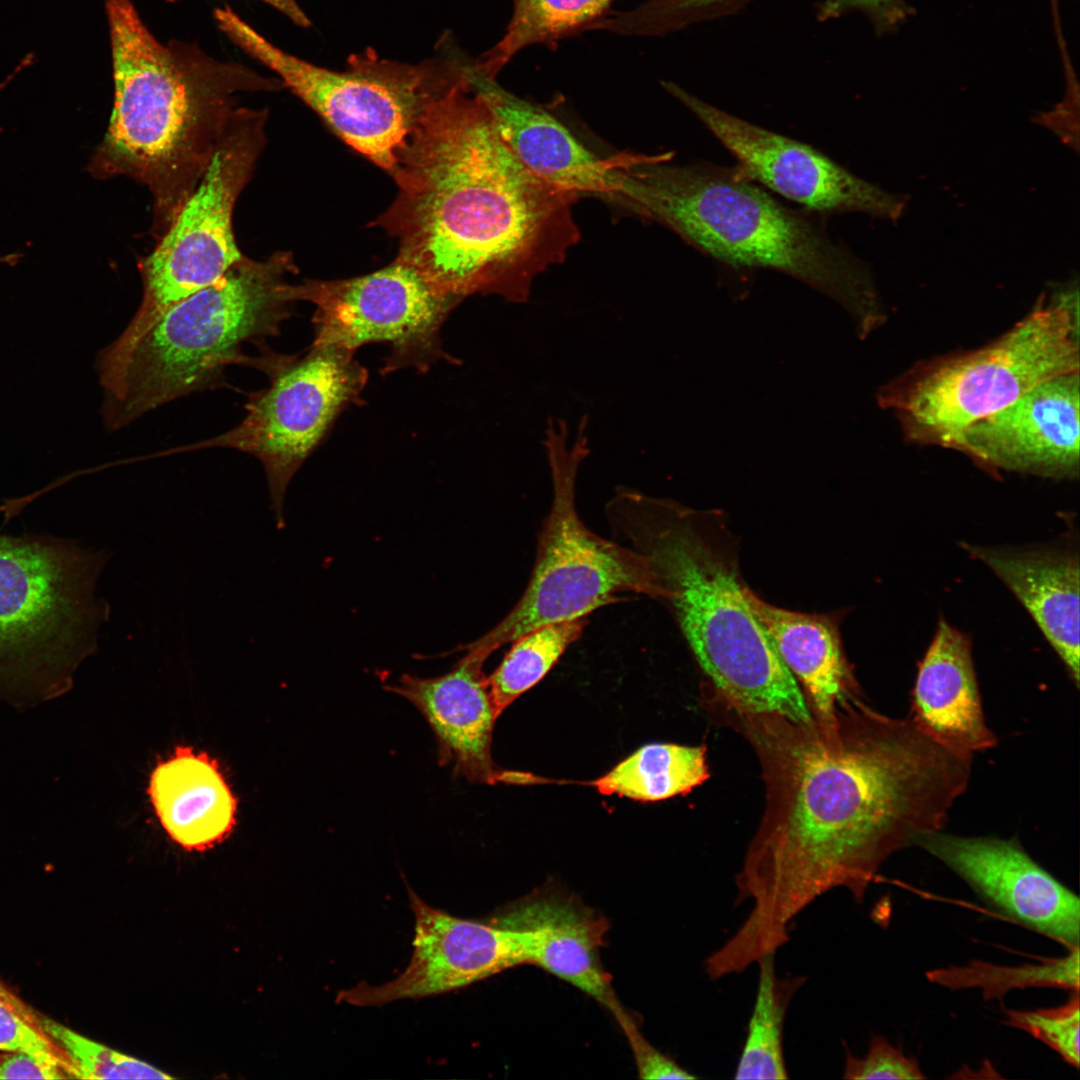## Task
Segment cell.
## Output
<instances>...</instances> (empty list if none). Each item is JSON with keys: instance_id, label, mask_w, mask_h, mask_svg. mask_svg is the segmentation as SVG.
Instances as JSON below:
<instances>
[{"instance_id": "83f0119b", "label": "cell", "mask_w": 1080, "mask_h": 1080, "mask_svg": "<svg viewBox=\"0 0 1080 1080\" xmlns=\"http://www.w3.org/2000/svg\"><path fill=\"white\" fill-rule=\"evenodd\" d=\"M613 0H513L502 39L478 61L488 75L498 72L525 47L552 43L590 24Z\"/></svg>"}, {"instance_id": "8992f818", "label": "cell", "mask_w": 1080, "mask_h": 1080, "mask_svg": "<svg viewBox=\"0 0 1080 1080\" xmlns=\"http://www.w3.org/2000/svg\"><path fill=\"white\" fill-rule=\"evenodd\" d=\"M293 256H243L217 281L170 307L112 368L99 373L107 426L214 386L248 342L278 336L297 302Z\"/></svg>"}, {"instance_id": "ffe728a7", "label": "cell", "mask_w": 1080, "mask_h": 1080, "mask_svg": "<svg viewBox=\"0 0 1080 1080\" xmlns=\"http://www.w3.org/2000/svg\"><path fill=\"white\" fill-rule=\"evenodd\" d=\"M471 83L506 145L532 172L567 191L614 202L612 168L550 113L502 88L475 64Z\"/></svg>"}, {"instance_id": "484cf974", "label": "cell", "mask_w": 1080, "mask_h": 1080, "mask_svg": "<svg viewBox=\"0 0 1080 1080\" xmlns=\"http://www.w3.org/2000/svg\"><path fill=\"white\" fill-rule=\"evenodd\" d=\"M759 978L747 1036L735 1070V1079H787L784 1025L789 1004L804 985L805 976L780 977L775 954L757 962Z\"/></svg>"}, {"instance_id": "d4e9b609", "label": "cell", "mask_w": 1080, "mask_h": 1080, "mask_svg": "<svg viewBox=\"0 0 1080 1080\" xmlns=\"http://www.w3.org/2000/svg\"><path fill=\"white\" fill-rule=\"evenodd\" d=\"M708 777L704 745L650 743L591 784L603 795L654 802L686 794Z\"/></svg>"}, {"instance_id": "30bf717a", "label": "cell", "mask_w": 1080, "mask_h": 1080, "mask_svg": "<svg viewBox=\"0 0 1080 1080\" xmlns=\"http://www.w3.org/2000/svg\"><path fill=\"white\" fill-rule=\"evenodd\" d=\"M265 112L235 111L198 184L154 250L139 264L143 295L98 366L119 363L173 305L217 281L244 255L233 231L235 203L264 149Z\"/></svg>"}, {"instance_id": "d590c367", "label": "cell", "mask_w": 1080, "mask_h": 1080, "mask_svg": "<svg viewBox=\"0 0 1080 1080\" xmlns=\"http://www.w3.org/2000/svg\"><path fill=\"white\" fill-rule=\"evenodd\" d=\"M69 1078L60 1067L34 1055L18 1051H0V1079Z\"/></svg>"}, {"instance_id": "4dcf8cb0", "label": "cell", "mask_w": 1080, "mask_h": 1080, "mask_svg": "<svg viewBox=\"0 0 1080 1080\" xmlns=\"http://www.w3.org/2000/svg\"><path fill=\"white\" fill-rule=\"evenodd\" d=\"M1005 1023L1025 1031L1055 1051L1067 1064L1079 1068L1080 1000L1071 992L1062 1005L1035 1010H1005Z\"/></svg>"}, {"instance_id": "5b68a950", "label": "cell", "mask_w": 1080, "mask_h": 1080, "mask_svg": "<svg viewBox=\"0 0 1080 1080\" xmlns=\"http://www.w3.org/2000/svg\"><path fill=\"white\" fill-rule=\"evenodd\" d=\"M114 104L88 165L99 179L125 176L153 200L161 237L204 174L235 111L225 94L188 77L130 0H106Z\"/></svg>"}, {"instance_id": "e575fe53", "label": "cell", "mask_w": 1080, "mask_h": 1080, "mask_svg": "<svg viewBox=\"0 0 1080 1080\" xmlns=\"http://www.w3.org/2000/svg\"><path fill=\"white\" fill-rule=\"evenodd\" d=\"M715 0H647L632 11L604 21L606 28L623 33L642 34L655 31L664 19Z\"/></svg>"}, {"instance_id": "7402d4cb", "label": "cell", "mask_w": 1080, "mask_h": 1080, "mask_svg": "<svg viewBox=\"0 0 1080 1080\" xmlns=\"http://www.w3.org/2000/svg\"><path fill=\"white\" fill-rule=\"evenodd\" d=\"M1009 588L1079 686V557L1062 546L1030 549L962 544Z\"/></svg>"}, {"instance_id": "74e56055", "label": "cell", "mask_w": 1080, "mask_h": 1080, "mask_svg": "<svg viewBox=\"0 0 1080 1080\" xmlns=\"http://www.w3.org/2000/svg\"><path fill=\"white\" fill-rule=\"evenodd\" d=\"M269 5L273 6L285 16H287L295 24L307 27L310 25V21L306 14L302 11L296 0H262Z\"/></svg>"}, {"instance_id": "52a82bcc", "label": "cell", "mask_w": 1080, "mask_h": 1080, "mask_svg": "<svg viewBox=\"0 0 1080 1080\" xmlns=\"http://www.w3.org/2000/svg\"><path fill=\"white\" fill-rule=\"evenodd\" d=\"M1078 289L1068 287L993 342L921 361L885 385L880 405L905 439L953 448L971 424L1000 411L1038 385L1079 371Z\"/></svg>"}, {"instance_id": "1f68e13d", "label": "cell", "mask_w": 1080, "mask_h": 1080, "mask_svg": "<svg viewBox=\"0 0 1080 1080\" xmlns=\"http://www.w3.org/2000/svg\"><path fill=\"white\" fill-rule=\"evenodd\" d=\"M0 1051H18L34 1055L60 1067L69 1078H73L72 1068L63 1052L21 1014L12 1001V992L1 983Z\"/></svg>"}, {"instance_id": "d6a6232c", "label": "cell", "mask_w": 1080, "mask_h": 1080, "mask_svg": "<svg viewBox=\"0 0 1080 1080\" xmlns=\"http://www.w3.org/2000/svg\"><path fill=\"white\" fill-rule=\"evenodd\" d=\"M844 1079H925L919 1062L893 1046L883 1036L873 1035L866 1055L856 1057L844 1044Z\"/></svg>"}, {"instance_id": "603a6c76", "label": "cell", "mask_w": 1080, "mask_h": 1080, "mask_svg": "<svg viewBox=\"0 0 1080 1080\" xmlns=\"http://www.w3.org/2000/svg\"><path fill=\"white\" fill-rule=\"evenodd\" d=\"M148 793L161 826L186 850L210 848L234 827L236 799L205 753L178 747L152 772Z\"/></svg>"}, {"instance_id": "2e32d148", "label": "cell", "mask_w": 1080, "mask_h": 1080, "mask_svg": "<svg viewBox=\"0 0 1080 1080\" xmlns=\"http://www.w3.org/2000/svg\"><path fill=\"white\" fill-rule=\"evenodd\" d=\"M915 846L957 874L1001 916L1066 947L1079 946L1080 900L1034 861L1017 839L932 831Z\"/></svg>"}, {"instance_id": "f1b7e54d", "label": "cell", "mask_w": 1080, "mask_h": 1080, "mask_svg": "<svg viewBox=\"0 0 1080 1080\" xmlns=\"http://www.w3.org/2000/svg\"><path fill=\"white\" fill-rule=\"evenodd\" d=\"M934 984L951 990L978 988L986 1000L1001 999L1014 989L1031 987L1079 991V946L1062 957L1039 963L1002 966L972 960L966 965L937 968L926 972Z\"/></svg>"}, {"instance_id": "8fae6325", "label": "cell", "mask_w": 1080, "mask_h": 1080, "mask_svg": "<svg viewBox=\"0 0 1080 1080\" xmlns=\"http://www.w3.org/2000/svg\"><path fill=\"white\" fill-rule=\"evenodd\" d=\"M215 18L223 32L278 74L338 137L390 174L422 106L447 69V58L412 65L380 59L367 50L350 57L347 71H332L277 48L228 7L216 9Z\"/></svg>"}, {"instance_id": "8d00e7d4", "label": "cell", "mask_w": 1080, "mask_h": 1080, "mask_svg": "<svg viewBox=\"0 0 1080 1080\" xmlns=\"http://www.w3.org/2000/svg\"><path fill=\"white\" fill-rule=\"evenodd\" d=\"M832 9L861 8L881 26L890 27L901 21L906 14L903 0H829Z\"/></svg>"}, {"instance_id": "277c9868", "label": "cell", "mask_w": 1080, "mask_h": 1080, "mask_svg": "<svg viewBox=\"0 0 1080 1080\" xmlns=\"http://www.w3.org/2000/svg\"><path fill=\"white\" fill-rule=\"evenodd\" d=\"M615 203L733 267L782 272L844 305L868 331L884 319L868 268L824 228L740 169L633 156L613 169Z\"/></svg>"}, {"instance_id": "ba28073f", "label": "cell", "mask_w": 1080, "mask_h": 1080, "mask_svg": "<svg viewBox=\"0 0 1080 1080\" xmlns=\"http://www.w3.org/2000/svg\"><path fill=\"white\" fill-rule=\"evenodd\" d=\"M588 417L568 442L567 423L550 419L544 446L552 500L537 539L528 583L511 610L472 643L491 655L541 625L588 617L634 594L660 601L662 590L647 559L627 545L599 536L576 504L579 467L589 454Z\"/></svg>"}, {"instance_id": "cb8c5ba5", "label": "cell", "mask_w": 1080, "mask_h": 1080, "mask_svg": "<svg viewBox=\"0 0 1080 1080\" xmlns=\"http://www.w3.org/2000/svg\"><path fill=\"white\" fill-rule=\"evenodd\" d=\"M746 595L798 682L812 716L829 718L839 703L861 696L832 619L779 608L749 588Z\"/></svg>"}, {"instance_id": "7a4b0ae2", "label": "cell", "mask_w": 1080, "mask_h": 1080, "mask_svg": "<svg viewBox=\"0 0 1080 1080\" xmlns=\"http://www.w3.org/2000/svg\"><path fill=\"white\" fill-rule=\"evenodd\" d=\"M470 69L422 106L391 173L398 194L373 225L398 240L396 259L444 296L522 303L536 277L580 240L572 208L579 196L516 157Z\"/></svg>"}, {"instance_id": "f546056e", "label": "cell", "mask_w": 1080, "mask_h": 1080, "mask_svg": "<svg viewBox=\"0 0 1080 1080\" xmlns=\"http://www.w3.org/2000/svg\"><path fill=\"white\" fill-rule=\"evenodd\" d=\"M21 1014L43 1032L65 1055L73 1078L81 1079H171L163 1071L131 1056L116 1052L88 1039L65 1025L34 1010L14 996Z\"/></svg>"}, {"instance_id": "836d02e7", "label": "cell", "mask_w": 1080, "mask_h": 1080, "mask_svg": "<svg viewBox=\"0 0 1080 1080\" xmlns=\"http://www.w3.org/2000/svg\"><path fill=\"white\" fill-rule=\"evenodd\" d=\"M631 1048L641 1079H695L696 1076L679 1066L669 1056L654 1047L642 1034L634 1018L618 1004L611 1011Z\"/></svg>"}, {"instance_id": "e0dca14e", "label": "cell", "mask_w": 1080, "mask_h": 1080, "mask_svg": "<svg viewBox=\"0 0 1080 1080\" xmlns=\"http://www.w3.org/2000/svg\"><path fill=\"white\" fill-rule=\"evenodd\" d=\"M1079 371L1052 378L968 426L953 445L989 471L1079 473Z\"/></svg>"}, {"instance_id": "4fadbf2b", "label": "cell", "mask_w": 1080, "mask_h": 1080, "mask_svg": "<svg viewBox=\"0 0 1080 1080\" xmlns=\"http://www.w3.org/2000/svg\"><path fill=\"white\" fill-rule=\"evenodd\" d=\"M297 301L315 306L314 340L355 352L371 343L389 346L381 369L425 373L440 360L457 363L443 348L441 329L461 302L434 289L411 265L395 259L372 273L295 284Z\"/></svg>"}, {"instance_id": "f35d334b", "label": "cell", "mask_w": 1080, "mask_h": 1080, "mask_svg": "<svg viewBox=\"0 0 1080 1080\" xmlns=\"http://www.w3.org/2000/svg\"><path fill=\"white\" fill-rule=\"evenodd\" d=\"M13 258H15V255L0 257V262H9Z\"/></svg>"}, {"instance_id": "7c38bea8", "label": "cell", "mask_w": 1080, "mask_h": 1080, "mask_svg": "<svg viewBox=\"0 0 1080 1080\" xmlns=\"http://www.w3.org/2000/svg\"><path fill=\"white\" fill-rule=\"evenodd\" d=\"M355 352L312 343L293 356L270 354V385L245 405L246 415L214 438L166 452L226 447L257 458L265 471L271 508L284 527V498L290 481L339 415L360 405L368 371Z\"/></svg>"}, {"instance_id": "6da1fadb", "label": "cell", "mask_w": 1080, "mask_h": 1080, "mask_svg": "<svg viewBox=\"0 0 1080 1080\" xmlns=\"http://www.w3.org/2000/svg\"><path fill=\"white\" fill-rule=\"evenodd\" d=\"M731 712L759 759L766 795L736 876L737 903L753 907L718 949L721 962L741 972L776 954L816 898L845 888L862 903L890 856L942 830L967 789L972 754L910 718L877 712L862 696L807 722Z\"/></svg>"}, {"instance_id": "9c48e42d", "label": "cell", "mask_w": 1080, "mask_h": 1080, "mask_svg": "<svg viewBox=\"0 0 1080 1080\" xmlns=\"http://www.w3.org/2000/svg\"><path fill=\"white\" fill-rule=\"evenodd\" d=\"M107 561L65 540L0 536V686L65 687L109 617L96 595Z\"/></svg>"}, {"instance_id": "3957f363", "label": "cell", "mask_w": 1080, "mask_h": 1080, "mask_svg": "<svg viewBox=\"0 0 1080 1080\" xmlns=\"http://www.w3.org/2000/svg\"><path fill=\"white\" fill-rule=\"evenodd\" d=\"M615 540L643 555L702 671L729 710L807 722L812 713L734 566L704 536L696 513L636 489L605 507Z\"/></svg>"}, {"instance_id": "d6986e66", "label": "cell", "mask_w": 1080, "mask_h": 1080, "mask_svg": "<svg viewBox=\"0 0 1080 1080\" xmlns=\"http://www.w3.org/2000/svg\"><path fill=\"white\" fill-rule=\"evenodd\" d=\"M522 932L526 964L568 982L609 1011L619 1002L600 961L607 921L555 888L535 891L492 919Z\"/></svg>"}, {"instance_id": "9a60e30c", "label": "cell", "mask_w": 1080, "mask_h": 1080, "mask_svg": "<svg viewBox=\"0 0 1080 1080\" xmlns=\"http://www.w3.org/2000/svg\"><path fill=\"white\" fill-rule=\"evenodd\" d=\"M415 927L408 966L382 985L359 983L340 991L338 1003L383 1006L404 999L441 995L526 964L522 932L492 919L455 917L423 901L408 887Z\"/></svg>"}, {"instance_id": "ac0fdd59", "label": "cell", "mask_w": 1080, "mask_h": 1080, "mask_svg": "<svg viewBox=\"0 0 1080 1080\" xmlns=\"http://www.w3.org/2000/svg\"><path fill=\"white\" fill-rule=\"evenodd\" d=\"M452 670L432 678L403 674L385 689L411 702L431 727L441 765H453L454 774L482 784L533 783V775L498 769L491 755L498 715L483 667L490 657L467 644Z\"/></svg>"}, {"instance_id": "4316f807", "label": "cell", "mask_w": 1080, "mask_h": 1080, "mask_svg": "<svg viewBox=\"0 0 1080 1080\" xmlns=\"http://www.w3.org/2000/svg\"><path fill=\"white\" fill-rule=\"evenodd\" d=\"M588 617L538 626L517 637L498 667L487 677L498 717L538 684L564 652L583 634Z\"/></svg>"}, {"instance_id": "44dd1931", "label": "cell", "mask_w": 1080, "mask_h": 1080, "mask_svg": "<svg viewBox=\"0 0 1080 1080\" xmlns=\"http://www.w3.org/2000/svg\"><path fill=\"white\" fill-rule=\"evenodd\" d=\"M923 732L960 752L993 748L967 634L940 618L919 662L909 717Z\"/></svg>"}, {"instance_id": "5bb4252c", "label": "cell", "mask_w": 1080, "mask_h": 1080, "mask_svg": "<svg viewBox=\"0 0 1080 1080\" xmlns=\"http://www.w3.org/2000/svg\"><path fill=\"white\" fill-rule=\"evenodd\" d=\"M663 85L730 151L752 181L816 211L862 212L891 220L902 215L904 196L856 176L808 144L724 112L674 83Z\"/></svg>"}]
</instances>
